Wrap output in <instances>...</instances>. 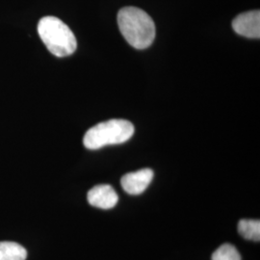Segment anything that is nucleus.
I'll list each match as a JSON object with an SVG mask.
<instances>
[{"label": "nucleus", "instance_id": "obj_1", "mask_svg": "<svg viewBox=\"0 0 260 260\" xmlns=\"http://www.w3.org/2000/svg\"><path fill=\"white\" fill-rule=\"evenodd\" d=\"M118 24L121 35L130 46L146 49L155 38V24L145 11L136 7H124L118 14Z\"/></svg>", "mask_w": 260, "mask_h": 260}, {"label": "nucleus", "instance_id": "obj_2", "mask_svg": "<svg viewBox=\"0 0 260 260\" xmlns=\"http://www.w3.org/2000/svg\"><path fill=\"white\" fill-rule=\"evenodd\" d=\"M38 33L47 49L56 57L72 55L77 47L75 34L56 17H44L38 23Z\"/></svg>", "mask_w": 260, "mask_h": 260}, {"label": "nucleus", "instance_id": "obj_3", "mask_svg": "<svg viewBox=\"0 0 260 260\" xmlns=\"http://www.w3.org/2000/svg\"><path fill=\"white\" fill-rule=\"evenodd\" d=\"M134 126L126 120L113 119L98 123L84 136V146L89 149H102L109 145L125 143L133 136Z\"/></svg>", "mask_w": 260, "mask_h": 260}, {"label": "nucleus", "instance_id": "obj_4", "mask_svg": "<svg viewBox=\"0 0 260 260\" xmlns=\"http://www.w3.org/2000/svg\"><path fill=\"white\" fill-rule=\"evenodd\" d=\"M233 30L244 37L260 38V12L258 10L240 14L233 21Z\"/></svg>", "mask_w": 260, "mask_h": 260}, {"label": "nucleus", "instance_id": "obj_5", "mask_svg": "<svg viewBox=\"0 0 260 260\" xmlns=\"http://www.w3.org/2000/svg\"><path fill=\"white\" fill-rule=\"evenodd\" d=\"M153 178V171L150 169H142L134 173H129L121 177L122 189L129 195H140L148 187Z\"/></svg>", "mask_w": 260, "mask_h": 260}, {"label": "nucleus", "instance_id": "obj_6", "mask_svg": "<svg viewBox=\"0 0 260 260\" xmlns=\"http://www.w3.org/2000/svg\"><path fill=\"white\" fill-rule=\"evenodd\" d=\"M89 204L102 209H110L118 204L119 197L112 186L101 184L93 187L87 196Z\"/></svg>", "mask_w": 260, "mask_h": 260}, {"label": "nucleus", "instance_id": "obj_7", "mask_svg": "<svg viewBox=\"0 0 260 260\" xmlns=\"http://www.w3.org/2000/svg\"><path fill=\"white\" fill-rule=\"evenodd\" d=\"M27 251L18 243L0 242V260H25Z\"/></svg>", "mask_w": 260, "mask_h": 260}, {"label": "nucleus", "instance_id": "obj_8", "mask_svg": "<svg viewBox=\"0 0 260 260\" xmlns=\"http://www.w3.org/2000/svg\"><path fill=\"white\" fill-rule=\"evenodd\" d=\"M238 233L247 240L259 242L260 222L258 220H241L238 223Z\"/></svg>", "mask_w": 260, "mask_h": 260}, {"label": "nucleus", "instance_id": "obj_9", "mask_svg": "<svg viewBox=\"0 0 260 260\" xmlns=\"http://www.w3.org/2000/svg\"><path fill=\"white\" fill-rule=\"evenodd\" d=\"M212 260H241V255L233 245L223 244L214 251Z\"/></svg>", "mask_w": 260, "mask_h": 260}]
</instances>
